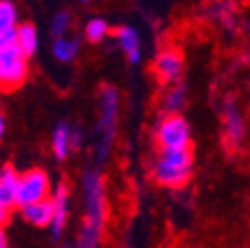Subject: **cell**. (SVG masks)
<instances>
[{"label":"cell","mask_w":250,"mask_h":248,"mask_svg":"<svg viewBox=\"0 0 250 248\" xmlns=\"http://www.w3.org/2000/svg\"><path fill=\"white\" fill-rule=\"evenodd\" d=\"M83 193H85V225L82 228L80 246H98L104 223L107 219V199L104 179L96 171H87L83 175Z\"/></svg>","instance_id":"6da1fadb"},{"label":"cell","mask_w":250,"mask_h":248,"mask_svg":"<svg viewBox=\"0 0 250 248\" xmlns=\"http://www.w3.org/2000/svg\"><path fill=\"white\" fill-rule=\"evenodd\" d=\"M153 165V179L165 189H183L193 177V151L187 149H159Z\"/></svg>","instance_id":"7a4b0ae2"},{"label":"cell","mask_w":250,"mask_h":248,"mask_svg":"<svg viewBox=\"0 0 250 248\" xmlns=\"http://www.w3.org/2000/svg\"><path fill=\"white\" fill-rule=\"evenodd\" d=\"M28 58L20 52L16 40L0 48V91H16L28 78Z\"/></svg>","instance_id":"3957f363"},{"label":"cell","mask_w":250,"mask_h":248,"mask_svg":"<svg viewBox=\"0 0 250 248\" xmlns=\"http://www.w3.org/2000/svg\"><path fill=\"white\" fill-rule=\"evenodd\" d=\"M100 103H102V113H100V131H102V141L98 147V157L100 161H105L113 137H115V123H117V109H119V94L113 85H104L100 91Z\"/></svg>","instance_id":"277c9868"},{"label":"cell","mask_w":250,"mask_h":248,"mask_svg":"<svg viewBox=\"0 0 250 248\" xmlns=\"http://www.w3.org/2000/svg\"><path fill=\"white\" fill-rule=\"evenodd\" d=\"M155 141L159 149L191 147V127L181 113H165L155 127Z\"/></svg>","instance_id":"5b68a950"},{"label":"cell","mask_w":250,"mask_h":248,"mask_svg":"<svg viewBox=\"0 0 250 248\" xmlns=\"http://www.w3.org/2000/svg\"><path fill=\"white\" fill-rule=\"evenodd\" d=\"M50 195V179L42 169H30L24 175H18L16 183V201L14 207H26L30 203H38Z\"/></svg>","instance_id":"8992f818"},{"label":"cell","mask_w":250,"mask_h":248,"mask_svg":"<svg viewBox=\"0 0 250 248\" xmlns=\"http://www.w3.org/2000/svg\"><path fill=\"white\" fill-rule=\"evenodd\" d=\"M183 68H185L183 56H181V52H177L173 48H167V50L159 52L157 58H155V62H153V70L163 83L177 82L183 76Z\"/></svg>","instance_id":"52a82bcc"},{"label":"cell","mask_w":250,"mask_h":248,"mask_svg":"<svg viewBox=\"0 0 250 248\" xmlns=\"http://www.w3.org/2000/svg\"><path fill=\"white\" fill-rule=\"evenodd\" d=\"M223 121H225V137L230 147H238L244 139V119L238 111L234 100H227L223 105Z\"/></svg>","instance_id":"ba28073f"},{"label":"cell","mask_w":250,"mask_h":248,"mask_svg":"<svg viewBox=\"0 0 250 248\" xmlns=\"http://www.w3.org/2000/svg\"><path fill=\"white\" fill-rule=\"evenodd\" d=\"M54 203V216H52V236L60 238L62 232L66 228V221H68V203H70V189L66 183H60V187L56 189V195L52 199Z\"/></svg>","instance_id":"9c48e42d"},{"label":"cell","mask_w":250,"mask_h":248,"mask_svg":"<svg viewBox=\"0 0 250 248\" xmlns=\"http://www.w3.org/2000/svg\"><path fill=\"white\" fill-rule=\"evenodd\" d=\"M113 36L117 40V46L127 56L129 64H139L141 60V38L133 26H117L113 30Z\"/></svg>","instance_id":"30bf717a"},{"label":"cell","mask_w":250,"mask_h":248,"mask_svg":"<svg viewBox=\"0 0 250 248\" xmlns=\"http://www.w3.org/2000/svg\"><path fill=\"white\" fill-rule=\"evenodd\" d=\"M22 216L34 227H50L52 216H54V203L52 199H44L38 203H30L22 207Z\"/></svg>","instance_id":"8fae6325"},{"label":"cell","mask_w":250,"mask_h":248,"mask_svg":"<svg viewBox=\"0 0 250 248\" xmlns=\"http://www.w3.org/2000/svg\"><path fill=\"white\" fill-rule=\"evenodd\" d=\"M16 183H18V175L14 167L6 165L0 171V201L8 205L10 208L14 207V201H16Z\"/></svg>","instance_id":"7c38bea8"},{"label":"cell","mask_w":250,"mask_h":248,"mask_svg":"<svg viewBox=\"0 0 250 248\" xmlns=\"http://www.w3.org/2000/svg\"><path fill=\"white\" fill-rule=\"evenodd\" d=\"M16 44L20 48V52L30 58V56H34L36 48H38V34H36V28L32 24H20L16 26Z\"/></svg>","instance_id":"4fadbf2b"},{"label":"cell","mask_w":250,"mask_h":248,"mask_svg":"<svg viewBox=\"0 0 250 248\" xmlns=\"http://www.w3.org/2000/svg\"><path fill=\"white\" fill-rule=\"evenodd\" d=\"M70 135H72V133H70V127L66 125V123H60V125L56 127V131H54L52 149H54V155H56L60 161L68 159V155H70V149H72Z\"/></svg>","instance_id":"5bb4252c"},{"label":"cell","mask_w":250,"mask_h":248,"mask_svg":"<svg viewBox=\"0 0 250 248\" xmlns=\"http://www.w3.org/2000/svg\"><path fill=\"white\" fill-rule=\"evenodd\" d=\"M187 91H185V85H175L171 87L167 94H165V100H163V111L165 113H181L185 103H187Z\"/></svg>","instance_id":"9a60e30c"},{"label":"cell","mask_w":250,"mask_h":248,"mask_svg":"<svg viewBox=\"0 0 250 248\" xmlns=\"http://www.w3.org/2000/svg\"><path fill=\"white\" fill-rule=\"evenodd\" d=\"M78 52H80V42L78 40L58 36V40L54 42V56L60 62H72V60H76Z\"/></svg>","instance_id":"2e32d148"},{"label":"cell","mask_w":250,"mask_h":248,"mask_svg":"<svg viewBox=\"0 0 250 248\" xmlns=\"http://www.w3.org/2000/svg\"><path fill=\"white\" fill-rule=\"evenodd\" d=\"M109 24L104 18H91L85 24V40L89 44H100L107 34H109Z\"/></svg>","instance_id":"e0dca14e"},{"label":"cell","mask_w":250,"mask_h":248,"mask_svg":"<svg viewBox=\"0 0 250 248\" xmlns=\"http://www.w3.org/2000/svg\"><path fill=\"white\" fill-rule=\"evenodd\" d=\"M16 28V6L10 0H0V34Z\"/></svg>","instance_id":"ac0fdd59"},{"label":"cell","mask_w":250,"mask_h":248,"mask_svg":"<svg viewBox=\"0 0 250 248\" xmlns=\"http://www.w3.org/2000/svg\"><path fill=\"white\" fill-rule=\"evenodd\" d=\"M70 26H72V16H70V12H60V14H56V18H54V22H52V34L58 38V36H64L68 30H70Z\"/></svg>","instance_id":"d6986e66"},{"label":"cell","mask_w":250,"mask_h":248,"mask_svg":"<svg viewBox=\"0 0 250 248\" xmlns=\"http://www.w3.org/2000/svg\"><path fill=\"white\" fill-rule=\"evenodd\" d=\"M8 221H10V207L0 201V225L4 227Z\"/></svg>","instance_id":"ffe728a7"},{"label":"cell","mask_w":250,"mask_h":248,"mask_svg":"<svg viewBox=\"0 0 250 248\" xmlns=\"http://www.w3.org/2000/svg\"><path fill=\"white\" fill-rule=\"evenodd\" d=\"M6 244H8V240H6V232H4L2 225H0V248H4Z\"/></svg>","instance_id":"44dd1931"},{"label":"cell","mask_w":250,"mask_h":248,"mask_svg":"<svg viewBox=\"0 0 250 248\" xmlns=\"http://www.w3.org/2000/svg\"><path fill=\"white\" fill-rule=\"evenodd\" d=\"M2 133H4V119L0 115V137H2Z\"/></svg>","instance_id":"7402d4cb"},{"label":"cell","mask_w":250,"mask_h":248,"mask_svg":"<svg viewBox=\"0 0 250 248\" xmlns=\"http://www.w3.org/2000/svg\"><path fill=\"white\" fill-rule=\"evenodd\" d=\"M82 2H89V0H82Z\"/></svg>","instance_id":"603a6c76"}]
</instances>
